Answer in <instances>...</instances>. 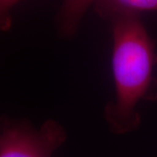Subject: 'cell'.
Listing matches in <instances>:
<instances>
[{
  "instance_id": "cell-1",
  "label": "cell",
  "mask_w": 157,
  "mask_h": 157,
  "mask_svg": "<svg viewBox=\"0 0 157 157\" xmlns=\"http://www.w3.org/2000/svg\"><path fill=\"white\" fill-rule=\"evenodd\" d=\"M112 69L115 100L105 108V119L115 134L137 128L139 101L157 95V80L153 76L157 56L139 13L123 12L112 17Z\"/></svg>"
},
{
  "instance_id": "cell-2",
  "label": "cell",
  "mask_w": 157,
  "mask_h": 157,
  "mask_svg": "<svg viewBox=\"0 0 157 157\" xmlns=\"http://www.w3.org/2000/svg\"><path fill=\"white\" fill-rule=\"evenodd\" d=\"M67 139L65 128L48 120L39 129L25 121H3L0 157H52Z\"/></svg>"
},
{
  "instance_id": "cell-3",
  "label": "cell",
  "mask_w": 157,
  "mask_h": 157,
  "mask_svg": "<svg viewBox=\"0 0 157 157\" xmlns=\"http://www.w3.org/2000/svg\"><path fill=\"white\" fill-rule=\"evenodd\" d=\"M95 0H63L57 15V29L63 38L75 36L86 10Z\"/></svg>"
},
{
  "instance_id": "cell-4",
  "label": "cell",
  "mask_w": 157,
  "mask_h": 157,
  "mask_svg": "<svg viewBox=\"0 0 157 157\" xmlns=\"http://www.w3.org/2000/svg\"><path fill=\"white\" fill-rule=\"evenodd\" d=\"M94 7L100 17L109 20L123 12L157 11V0H95Z\"/></svg>"
},
{
  "instance_id": "cell-5",
  "label": "cell",
  "mask_w": 157,
  "mask_h": 157,
  "mask_svg": "<svg viewBox=\"0 0 157 157\" xmlns=\"http://www.w3.org/2000/svg\"><path fill=\"white\" fill-rule=\"evenodd\" d=\"M19 0H0V27L2 31L11 28V10Z\"/></svg>"
}]
</instances>
